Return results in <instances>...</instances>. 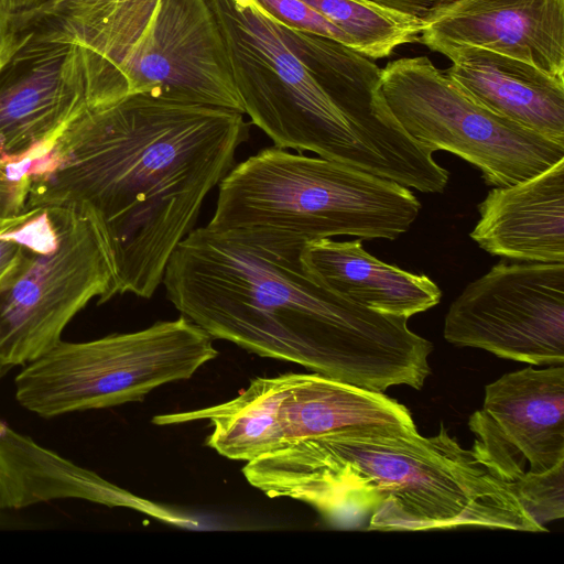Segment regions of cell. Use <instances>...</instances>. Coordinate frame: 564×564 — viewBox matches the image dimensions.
Wrapping results in <instances>:
<instances>
[{
  "label": "cell",
  "mask_w": 564,
  "mask_h": 564,
  "mask_svg": "<svg viewBox=\"0 0 564 564\" xmlns=\"http://www.w3.org/2000/svg\"><path fill=\"white\" fill-rule=\"evenodd\" d=\"M248 135L240 112L148 94L87 107L25 162L26 209L90 210L112 256L117 294L150 299Z\"/></svg>",
  "instance_id": "1"
},
{
  "label": "cell",
  "mask_w": 564,
  "mask_h": 564,
  "mask_svg": "<svg viewBox=\"0 0 564 564\" xmlns=\"http://www.w3.org/2000/svg\"><path fill=\"white\" fill-rule=\"evenodd\" d=\"M306 241L272 227L206 225L175 248L162 284L213 339L369 390L421 389L433 344L409 318L357 305L315 280L301 259Z\"/></svg>",
  "instance_id": "2"
},
{
  "label": "cell",
  "mask_w": 564,
  "mask_h": 564,
  "mask_svg": "<svg viewBox=\"0 0 564 564\" xmlns=\"http://www.w3.org/2000/svg\"><path fill=\"white\" fill-rule=\"evenodd\" d=\"M247 481L270 498H290L325 519L368 530L427 531L479 527L540 532L512 484L441 423L368 426L306 437L246 463Z\"/></svg>",
  "instance_id": "3"
},
{
  "label": "cell",
  "mask_w": 564,
  "mask_h": 564,
  "mask_svg": "<svg viewBox=\"0 0 564 564\" xmlns=\"http://www.w3.org/2000/svg\"><path fill=\"white\" fill-rule=\"evenodd\" d=\"M218 188L209 227H272L307 241L336 236L394 240L421 209L399 183L278 147L232 166Z\"/></svg>",
  "instance_id": "4"
},
{
  "label": "cell",
  "mask_w": 564,
  "mask_h": 564,
  "mask_svg": "<svg viewBox=\"0 0 564 564\" xmlns=\"http://www.w3.org/2000/svg\"><path fill=\"white\" fill-rule=\"evenodd\" d=\"M245 115L274 147L313 152L399 183L252 0H206Z\"/></svg>",
  "instance_id": "5"
},
{
  "label": "cell",
  "mask_w": 564,
  "mask_h": 564,
  "mask_svg": "<svg viewBox=\"0 0 564 564\" xmlns=\"http://www.w3.org/2000/svg\"><path fill=\"white\" fill-rule=\"evenodd\" d=\"M217 356L213 337L183 315L88 341L61 340L18 373L15 399L42 417L117 406L192 378Z\"/></svg>",
  "instance_id": "6"
},
{
  "label": "cell",
  "mask_w": 564,
  "mask_h": 564,
  "mask_svg": "<svg viewBox=\"0 0 564 564\" xmlns=\"http://www.w3.org/2000/svg\"><path fill=\"white\" fill-rule=\"evenodd\" d=\"M380 85L391 112L412 139L466 160L488 185L523 182L564 160V145L482 107L427 56L387 64Z\"/></svg>",
  "instance_id": "7"
},
{
  "label": "cell",
  "mask_w": 564,
  "mask_h": 564,
  "mask_svg": "<svg viewBox=\"0 0 564 564\" xmlns=\"http://www.w3.org/2000/svg\"><path fill=\"white\" fill-rule=\"evenodd\" d=\"M55 242L28 251L25 261L0 293V368L32 362L55 347L68 323L93 299L117 295L107 239L85 207L45 209Z\"/></svg>",
  "instance_id": "8"
},
{
  "label": "cell",
  "mask_w": 564,
  "mask_h": 564,
  "mask_svg": "<svg viewBox=\"0 0 564 564\" xmlns=\"http://www.w3.org/2000/svg\"><path fill=\"white\" fill-rule=\"evenodd\" d=\"M132 94L245 115L206 0H159L142 34L120 61L89 80L88 106Z\"/></svg>",
  "instance_id": "9"
},
{
  "label": "cell",
  "mask_w": 564,
  "mask_h": 564,
  "mask_svg": "<svg viewBox=\"0 0 564 564\" xmlns=\"http://www.w3.org/2000/svg\"><path fill=\"white\" fill-rule=\"evenodd\" d=\"M445 339L538 366L564 362V262H499L452 302Z\"/></svg>",
  "instance_id": "10"
},
{
  "label": "cell",
  "mask_w": 564,
  "mask_h": 564,
  "mask_svg": "<svg viewBox=\"0 0 564 564\" xmlns=\"http://www.w3.org/2000/svg\"><path fill=\"white\" fill-rule=\"evenodd\" d=\"M14 44L0 65V163L43 154L88 107L83 48L59 32L13 15Z\"/></svg>",
  "instance_id": "11"
},
{
  "label": "cell",
  "mask_w": 564,
  "mask_h": 564,
  "mask_svg": "<svg viewBox=\"0 0 564 564\" xmlns=\"http://www.w3.org/2000/svg\"><path fill=\"white\" fill-rule=\"evenodd\" d=\"M275 23L360 140L393 169L399 184L423 193L443 192L449 173L435 162L434 151L412 139L391 112L381 91V68L337 41Z\"/></svg>",
  "instance_id": "12"
},
{
  "label": "cell",
  "mask_w": 564,
  "mask_h": 564,
  "mask_svg": "<svg viewBox=\"0 0 564 564\" xmlns=\"http://www.w3.org/2000/svg\"><path fill=\"white\" fill-rule=\"evenodd\" d=\"M468 426L473 446L505 480L516 485L564 463V367L524 368L485 387L482 408Z\"/></svg>",
  "instance_id": "13"
},
{
  "label": "cell",
  "mask_w": 564,
  "mask_h": 564,
  "mask_svg": "<svg viewBox=\"0 0 564 564\" xmlns=\"http://www.w3.org/2000/svg\"><path fill=\"white\" fill-rule=\"evenodd\" d=\"M419 42L482 47L564 78V0H454L423 21Z\"/></svg>",
  "instance_id": "14"
},
{
  "label": "cell",
  "mask_w": 564,
  "mask_h": 564,
  "mask_svg": "<svg viewBox=\"0 0 564 564\" xmlns=\"http://www.w3.org/2000/svg\"><path fill=\"white\" fill-rule=\"evenodd\" d=\"M445 70L473 100L490 111L564 145V78L477 46H451Z\"/></svg>",
  "instance_id": "15"
},
{
  "label": "cell",
  "mask_w": 564,
  "mask_h": 564,
  "mask_svg": "<svg viewBox=\"0 0 564 564\" xmlns=\"http://www.w3.org/2000/svg\"><path fill=\"white\" fill-rule=\"evenodd\" d=\"M470 238L486 252L564 262V160L523 182L491 189Z\"/></svg>",
  "instance_id": "16"
},
{
  "label": "cell",
  "mask_w": 564,
  "mask_h": 564,
  "mask_svg": "<svg viewBox=\"0 0 564 564\" xmlns=\"http://www.w3.org/2000/svg\"><path fill=\"white\" fill-rule=\"evenodd\" d=\"M69 498L135 509L177 525L189 523L188 518L132 495L0 420V509Z\"/></svg>",
  "instance_id": "17"
},
{
  "label": "cell",
  "mask_w": 564,
  "mask_h": 564,
  "mask_svg": "<svg viewBox=\"0 0 564 564\" xmlns=\"http://www.w3.org/2000/svg\"><path fill=\"white\" fill-rule=\"evenodd\" d=\"M301 259L306 271L328 290L381 314L409 318L442 299L441 289L429 276L382 262L365 250L361 238L306 241Z\"/></svg>",
  "instance_id": "18"
},
{
  "label": "cell",
  "mask_w": 564,
  "mask_h": 564,
  "mask_svg": "<svg viewBox=\"0 0 564 564\" xmlns=\"http://www.w3.org/2000/svg\"><path fill=\"white\" fill-rule=\"evenodd\" d=\"M278 422L280 448L348 429L415 426L409 409L397 400L316 372L284 373Z\"/></svg>",
  "instance_id": "19"
},
{
  "label": "cell",
  "mask_w": 564,
  "mask_h": 564,
  "mask_svg": "<svg viewBox=\"0 0 564 564\" xmlns=\"http://www.w3.org/2000/svg\"><path fill=\"white\" fill-rule=\"evenodd\" d=\"M284 375L257 378L238 397L198 410L159 414L155 425L208 421L212 433L206 445L219 455L250 462L281 446L278 414Z\"/></svg>",
  "instance_id": "20"
},
{
  "label": "cell",
  "mask_w": 564,
  "mask_h": 564,
  "mask_svg": "<svg viewBox=\"0 0 564 564\" xmlns=\"http://www.w3.org/2000/svg\"><path fill=\"white\" fill-rule=\"evenodd\" d=\"M158 2L50 0L23 15L79 44L90 66L104 70L116 65L140 37Z\"/></svg>",
  "instance_id": "21"
},
{
  "label": "cell",
  "mask_w": 564,
  "mask_h": 564,
  "mask_svg": "<svg viewBox=\"0 0 564 564\" xmlns=\"http://www.w3.org/2000/svg\"><path fill=\"white\" fill-rule=\"evenodd\" d=\"M337 26L356 52L377 59L419 42L423 23L368 0H302Z\"/></svg>",
  "instance_id": "22"
},
{
  "label": "cell",
  "mask_w": 564,
  "mask_h": 564,
  "mask_svg": "<svg viewBox=\"0 0 564 564\" xmlns=\"http://www.w3.org/2000/svg\"><path fill=\"white\" fill-rule=\"evenodd\" d=\"M517 495L534 521L544 523L564 517V463L542 474L527 475L516 485Z\"/></svg>",
  "instance_id": "23"
},
{
  "label": "cell",
  "mask_w": 564,
  "mask_h": 564,
  "mask_svg": "<svg viewBox=\"0 0 564 564\" xmlns=\"http://www.w3.org/2000/svg\"><path fill=\"white\" fill-rule=\"evenodd\" d=\"M30 177H17L0 169V216L19 215L26 209Z\"/></svg>",
  "instance_id": "24"
},
{
  "label": "cell",
  "mask_w": 564,
  "mask_h": 564,
  "mask_svg": "<svg viewBox=\"0 0 564 564\" xmlns=\"http://www.w3.org/2000/svg\"><path fill=\"white\" fill-rule=\"evenodd\" d=\"M28 251L26 247L8 236L7 231L0 235V293L12 283L20 272Z\"/></svg>",
  "instance_id": "25"
},
{
  "label": "cell",
  "mask_w": 564,
  "mask_h": 564,
  "mask_svg": "<svg viewBox=\"0 0 564 564\" xmlns=\"http://www.w3.org/2000/svg\"><path fill=\"white\" fill-rule=\"evenodd\" d=\"M383 8L423 21L454 0H368Z\"/></svg>",
  "instance_id": "26"
},
{
  "label": "cell",
  "mask_w": 564,
  "mask_h": 564,
  "mask_svg": "<svg viewBox=\"0 0 564 564\" xmlns=\"http://www.w3.org/2000/svg\"><path fill=\"white\" fill-rule=\"evenodd\" d=\"M15 39L13 15L0 3V65L10 53Z\"/></svg>",
  "instance_id": "27"
},
{
  "label": "cell",
  "mask_w": 564,
  "mask_h": 564,
  "mask_svg": "<svg viewBox=\"0 0 564 564\" xmlns=\"http://www.w3.org/2000/svg\"><path fill=\"white\" fill-rule=\"evenodd\" d=\"M50 0H0V3L12 15L30 12Z\"/></svg>",
  "instance_id": "28"
},
{
  "label": "cell",
  "mask_w": 564,
  "mask_h": 564,
  "mask_svg": "<svg viewBox=\"0 0 564 564\" xmlns=\"http://www.w3.org/2000/svg\"><path fill=\"white\" fill-rule=\"evenodd\" d=\"M42 209L39 208H31L28 209L19 215L14 216H0V235L18 228L22 224H24L26 220L31 219L32 217L36 216Z\"/></svg>",
  "instance_id": "29"
},
{
  "label": "cell",
  "mask_w": 564,
  "mask_h": 564,
  "mask_svg": "<svg viewBox=\"0 0 564 564\" xmlns=\"http://www.w3.org/2000/svg\"><path fill=\"white\" fill-rule=\"evenodd\" d=\"M4 166L0 163V169H3Z\"/></svg>",
  "instance_id": "30"
}]
</instances>
